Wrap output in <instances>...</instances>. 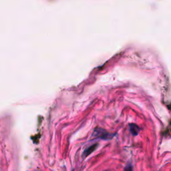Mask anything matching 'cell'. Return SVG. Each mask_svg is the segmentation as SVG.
<instances>
[{
    "instance_id": "cell-4",
    "label": "cell",
    "mask_w": 171,
    "mask_h": 171,
    "mask_svg": "<svg viewBox=\"0 0 171 171\" xmlns=\"http://www.w3.org/2000/svg\"><path fill=\"white\" fill-rule=\"evenodd\" d=\"M125 171H133L132 166L131 163H128L126 164V167H125Z\"/></svg>"
},
{
    "instance_id": "cell-1",
    "label": "cell",
    "mask_w": 171,
    "mask_h": 171,
    "mask_svg": "<svg viewBox=\"0 0 171 171\" xmlns=\"http://www.w3.org/2000/svg\"><path fill=\"white\" fill-rule=\"evenodd\" d=\"M115 135L116 134L108 132L103 128H96L93 132L92 136L94 138H97V139H100L102 140H109L112 139L113 137L115 136Z\"/></svg>"
},
{
    "instance_id": "cell-3",
    "label": "cell",
    "mask_w": 171,
    "mask_h": 171,
    "mask_svg": "<svg viewBox=\"0 0 171 171\" xmlns=\"http://www.w3.org/2000/svg\"><path fill=\"white\" fill-rule=\"evenodd\" d=\"M129 128H130V131L131 132V134L133 136L138 135V134H139V132L140 130V128L135 124L129 125Z\"/></svg>"
},
{
    "instance_id": "cell-2",
    "label": "cell",
    "mask_w": 171,
    "mask_h": 171,
    "mask_svg": "<svg viewBox=\"0 0 171 171\" xmlns=\"http://www.w3.org/2000/svg\"><path fill=\"white\" fill-rule=\"evenodd\" d=\"M98 144H97V143L89 146L88 148H87L84 152V153H83L84 157H86V156H88V155L92 153L93 152L98 148Z\"/></svg>"
},
{
    "instance_id": "cell-5",
    "label": "cell",
    "mask_w": 171,
    "mask_h": 171,
    "mask_svg": "<svg viewBox=\"0 0 171 171\" xmlns=\"http://www.w3.org/2000/svg\"><path fill=\"white\" fill-rule=\"evenodd\" d=\"M165 134L167 135V136H170L171 135V122L170 123L169 126H168L167 130H166V132H165Z\"/></svg>"
}]
</instances>
